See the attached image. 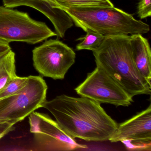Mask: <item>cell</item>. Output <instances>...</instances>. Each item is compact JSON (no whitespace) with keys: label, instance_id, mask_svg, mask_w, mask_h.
<instances>
[{"label":"cell","instance_id":"5bb4252c","mask_svg":"<svg viewBox=\"0 0 151 151\" xmlns=\"http://www.w3.org/2000/svg\"><path fill=\"white\" fill-rule=\"evenodd\" d=\"M84 31L86 32V35L78 40H82V41L77 45L76 50H91L93 52L100 46L105 37L90 29H86Z\"/></svg>","mask_w":151,"mask_h":151},{"label":"cell","instance_id":"3957f363","mask_svg":"<svg viewBox=\"0 0 151 151\" xmlns=\"http://www.w3.org/2000/svg\"><path fill=\"white\" fill-rule=\"evenodd\" d=\"M77 27L90 29L104 37L145 34L150 27L132 15L113 7L61 8Z\"/></svg>","mask_w":151,"mask_h":151},{"label":"cell","instance_id":"52a82bcc","mask_svg":"<svg viewBox=\"0 0 151 151\" xmlns=\"http://www.w3.org/2000/svg\"><path fill=\"white\" fill-rule=\"evenodd\" d=\"M76 58L74 50L58 40H46L32 50L35 69L43 76L55 80L64 78Z\"/></svg>","mask_w":151,"mask_h":151},{"label":"cell","instance_id":"7c38bea8","mask_svg":"<svg viewBox=\"0 0 151 151\" xmlns=\"http://www.w3.org/2000/svg\"><path fill=\"white\" fill-rule=\"evenodd\" d=\"M15 54L12 50L0 58V91L16 76Z\"/></svg>","mask_w":151,"mask_h":151},{"label":"cell","instance_id":"5b68a950","mask_svg":"<svg viewBox=\"0 0 151 151\" xmlns=\"http://www.w3.org/2000/svg\"><path fill=\"white\" fill-rule=\"evenodd\" d=\"M47 86L43 78L29 76L25 86L18 93L0 99V120L23 121L46 101Z\"/></svg>","mask_w":151,"mask_h":151},{"label":"cell","instance_id":"277c9868","mask_svg":"<svg viewBox=\"0 0 151 151\" xmlns=\"http://www.w3.org/2000/svg\"><path fill=\"white\" fill-rule=\"evenodd\" d=\"M57 36L45 23L36 21L27 13L0 6V39L7 43L35 45Z\"/></svg>","mask_w":151,"mask_h":151},{"label":"cell","instance_id":"6da1fadb","mask_svg":"<svg viewBox=\"0 0 151 151\" xmlns=\"http://www.w3.org/2000/svg\"><path fill=\"white\" fill-rule=\"evenodd\" d=\"M100 105L85 97L62 94L46 101L42 107L54 116L60 127L72 137L102 142L109 140L118 124Z\"/></svg>","mask_w":151,"mask_h":151},{"label":"cell","instance_id":"7a4b0ae2","mask_svg":"<svg viewBox=\"0 0 151 151\" xmlns=\"http://www.w3.org/2000/svg\"><path fill=\"white\" fill-rule=\"evenodd\" d=\"M93 53L96 66L132 97L151 94V83L139 74L132 60L130 36L105 37L100 46Z\"/></svg>","mask_w":151,"mask_h":151},{"label":"cell","instance_id":"9c48e42d","mask_svg":"<svg viewBox=\"0 0 151 151\" xmlns=\"http://www.w3.org/2000/svg\"><path fill=\"white\" fill-rule=\"evenodd\" d=\"M121 141L129 150L151 151V106L130 119L118 124L109 139Z\"/></svg>","mask_w":151,"mask_h":151},{"label":"cell","instance_id":"2e32d148","mask_svg":"<svg viewBox=\"0 0 151 151\" xmlns=\"http://www.w3.org/2000/svg\"><path fill=\"white\" fill-rule=\"evenodd\" d=\"M137 14L140 19L151 16V0H140L138 4Z\"/></svg>","mask_w":151,"mask_h":151},{"label":"cell","instance_id":"ba28073f","mask_svg":"<svg viewBox=\"0 0 151 151\" xmlns=\"http://www.w3.org/2000/svg\"><path fill=\"white\" fill-rule=\"evenodd\" d=\"M75 90L81 97L100 104L128 106L133 101V97L97 66Z\"/></svg>","mask_w":151,"mask_h":151},{"label":"cell","instance_id":"e0dca14e","mask_svg":"<svg viewBox=\"0 0 151 151\" xmlns=\"http://www.w3.org/2000/svg\"><path fill=\"white\" fill-rule=\"evenodd\" d=\"M17 123L9 120H0V139L9 132L14 130Z\"/></svg>","mask_w":151,"mask_h":151},{"label":"cell","instance_id":"30bf717a","mask_svg":"<svg viewBox=\"0 0 151 151\" xmlns=\"http://www.w3.org/2000/svg\"><path fill=\"white\" fill-rule=\"evenodd\" d=\"M6 7L26 6L35 9L45 15L52 23L58 38H63L66 32L73 26L70 17L63 10L52 7L44 0H2Z\"/></svg>","mask_w":151,"mask_h":151},{"label":"cell","instance_id":"8992f818","mask_svg":"<svg viewBox=\"0 0 151 151\" xmlns=\"http://www.w3.org/2000/svg\"><path fill=\"white\" fill-rule=\"evenodd\" d=\"M29 116L30 132L34 134V150L70 151L88 147L78 143L48 115L34 111Z\"/></svg>","mask_w":151,"mask_h":151},{"label":"cell","instance_id":"ac0fdd59","mask_svg":"<svg viewBox=\"0 0 151 151\" xmlns=\"http://www.w3.org/2000/svg\"><path fill=\"white\" fill-rule=\"evenodd\" d=\"M11 50L12 49L9 43L0 39V58Z\"/></svg>","mask_w":151,"mask_h":151},{"label":"cell","instance_id":"8fae6325","mask_svg":"<svg viewBox=\"0 0 151 151\" xmlns=\"http://www.w3.org/2000/svg\"><path fill=\"white\" fill-rule=\"evenodd\" d=\"M132 60L139 74L151 83V51L148 40L141 34L130 36Z\"/></svg>","mask_w":151,"mask_h":151},{"label":"cell","instance_id":"4fadbf2b","mask_svg":"<svg viewBox=\"0 0 151 151\" xmlns=\"http://www.w3.org/2000/svg\"><path fill=\"white\" fill-rule=\"evenodd\" d=\"M55 8L71 7H113L110 0H44Z\"/></svg>","mask_w":151,"mask_h":151},{"label":"cell","instance_id":"9a60e30c","mask_svg":"<svg viewBox=\"0 0 151 151\" xmlns=\"http://www.w3.org/2000/svg\"><path fill=\"white\" fill-rule=\"evenodd\" d=\"M28 77L16 76L13 78L0 91V99L12 96L21 91L27 83Z\"/></svg>","mask_w":151,"mask_h":151}]
</instances>
